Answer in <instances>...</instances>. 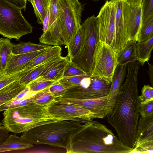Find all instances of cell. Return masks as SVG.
<instances>
[{"label": "cell", "instance_id": "c3c4849f", "mask_svg": "<svg viewBox=\"0 0 153 153\" xmlns=\"http://www.w3.org/2000/svg\"><path fill=\"white\" fill-rule=\"evenodd\" d=\"M149 65V70L148 73L149 74L150 84L153 87V65L148 63Z\"/></svg>", "mask_w": 153, "mask_h": 153}, {"label": "cell", "instance_id": "8fae6325", "mask_svg": "<svg viewBox=\"0 0 153 153\" xmlns=\"http://www.w3.org/2000/svg\"><path fill=\"white\" fill-rule=\"evenodd\" d=\"M97 16L98 42L105 44L115 51V9L112 0L106 1L100 8Z\"/></svg>", "mask_w": 153, "mask_h": 153}, {"label": "cell", "instance_id": "6da1fadb", "mask_svg": "<svg viewBox=\"0 0 153 153\" xmlns=\"http://www.w3.org/2000/svg\"><path fill=\"white\" fill-rule=\"evenodd\" d=\"M140 65L137 60L127 65L126 77L121 91L112 111L106 117L119 139L133 149L136 143L140 104L137 79Z\"/></svg>", "mask_w": 153, "mask_h": 153}, {"label": "cell", "instance_id": "ab89813d", "mask_svg": "<svg viewBox=\"0 0 153 153\" xmlns=\"http://www.w3.org/2000/svg\"><path fill=\"white\" fill-rule=\"evenodd\" d=\"M142 95L139 96L140 103L145 104L153 101V87L145 85L141 90Z\"/></svg>", "mask_w": 153, "mask_h": 153}, {"label": "cell", "instance_id": "60d3db41", "mask_svg": "<svg viewBox=\"0 0 153 153\" xmlns=\"http://www.w3.org/2000/svg\"><path fill=\"white\" fill-rule=\"evenodd\" d=\"M67 88L59 81H57L49 87V90L56 98L62 95Z\"/></svg>", "mask_w": 153, "mask_h": 153}, {"label": "cell", "instance_id": "83f0119b", "mask_svg": "<svg viewBox=\"0 0 153 153\" xmlns=\"http://www.w3.org/2000/svg\"><path fill=\"white\" fill-rule=\"evenodd\" d=\"M153 49V36L146 42L137 43V60L140 65L143 66L146 62H148L151 56Z\"/></svg>", "mask_w": 153, "mask_h": 153}, {"label": "cell", "instance_id": "30bf717a", "mask_svg": "<svg viewBox=\"0 0 153 153\" xmlns=\"http://www.w3.org/2000/svg\"><path fill=\"white\" fill-rule=\"evenodd\" d=\"M45 108L50 116L62 120H73L85 123L95 118L102 119L99 114L82 107L55 99Z\"/></svg>", "mask_w": 153, "mask_h": 153}, {"label": "cell", "instance_id": "4dcf8cb0", "mask_svg": "<svg viewBox=\"0 0 153 153\" xmlns=\"http://www.w3.org/2000/svg\"><path fill=\"white\" fill-rule=\"evenodd\" d=\"M49 88L36 93L33 96V101L35 104L45 106L55 99L56 97L50 91Z\"/></svg>", "mask_w": 153, "mask_h": 153}, {"label": "cell", "instance_id": "8d00e7d4", "mask_svg": "<svg viewBox=\"0 0 153 153\" xmlns=\"http://www.w3.org/2000/svg\"><path fill=\"white\" fill-rule=\"evenodd\" d=\"M56 82L53 80L34 81L28 85L29 86L31 91L36 93L49 88Z\"/></svg>", "mask_w": 153, "mask_h": 153}, {"label": "cell", "instance_id": "ba28073f", "mask_svg": "<svg viewBox=\"0 0 153 153\" xmlns=\"http://www.w3.org/2000/svg\"><path fill=\"white\" fill-rule=\"evenodd\" d=\"M118 65L117 54L105 44L97 42L95 48L91 74L111 84Z\"/></svg>", "mask_w": 153, "mask_h": 153}, {"label": "cell", "instance_id": "4316f807", "mask_svg": "<svg viewBox=\"0 0 153 153\" xmlns=\"http://www.w3.org/2000/svg\"><path fill=\"white\" fill-rule=\"evenodd\" d=\"M52 47L44 44H35L30 42H21L18 44H13L12 53L14 55L26 53L48 49Z\"/></svg>", "mask_w": 153, "mask_h": 153}, {"label": "cell", "instance_id": "9c48e42d", "mask_svg": "<svg viewBox=\"0 0 153 153\" xmlns=\"http://www.w3.org/2000/svg\"><path fill=\"white\" fill-rule=\"evenodd\" d=\"M111 84L92 75L84 78L76 86L66 89L60 97L77 99L98 98L108 95Z\"/></svg>", "mask_w": 153, "mask_h": 153}, {"label": "cell", "instance_id": "b9f144b4", "mask_svg": "<svg viewBox=\"0 0 153 153\" xmlns=\"http://www.w3.org/2000/svg\"><path fill=\"white\" fill-rule=\"evenodd\" d=\"M153 113V101L140 104L139 113L141 117H145Z\"/></svg>", "mask_w": 153, "mask_h": 153}, {"label": "cell", "instance_id": "ffe728a7", "mask_svg": "<svg viewBox=\"0 0 153 153\" xmlns=\"http://www.w3.org/2000/svg\"><path fill=\"white\" fill-rule=\"evenodd\" d=\"M33 144L15 134L10 135L0 145V152L21 150L33 147Z\"/></svg>", "mask_w": 153, "mask_h": 153}, {"label": "cell", "instance_id": "f1b7e54d", "mask_svg": "<svg viewBox=\"0 0 153 153\" xmlns=\"http://www.w3.org/2000/svg\"><path fill=\"white\" fill-rule=\"evenodd\" d=\"M33 68L28 70H21L8 75L0 74V89L13 82L20 80Z\"/></svg>", "mask_w": 153, "mask_h": 153}, {"label": "cell", "instance_id": "5b68a950", "mask_svg": "<svg viewBox=\"0 0 153 153\" xmlns=\"http://www.w3.org/2000/svg\"><path fill=\"white\" fill-rule=\"evenodd\" d=\"M22 10L5 0H0V34L19 40L33 32V27L23 16Z\"/></svg>", "mask_w": 153, "mask_h": 153}, {"label": "cell", "instance_id": "f907efd6", "mask_svg": "<svg viewBox=\"0 0 153 153\" xmlns=\"http://www.w3.org/2000/svg\"><path fill=\"white\" fill-rule=\"evenodd\" d=\"M93 1H99V0H91Z\"/></svg>", "mask_w": 153, "mask_h": 153}, {"label": "cell", "instance_id": "44dd1931", "mask_svg": "<svg viewBox=\"0 0 153 153\" xmlns=\"http://www.w3.org/2000/svg\"><path fill=\"white\" fill-rule=\"evenodd\" d=\"M27 86L21 83L20 80H18L0 89V105L13 99Z\"/></svg>", "mask_w": 153, "mask_h": 153}, {"label": "cell", "instance_id": "ac0fdd59", "mask_svg": "<svg viewBox=\"0 0 153 153\" xmlns=\"http://www.w3.org/2000/svg\"><path fill=\"white\" fill-rule=\"evenodd\" d=\"M39 39L40 43L43 44L53 46L64 45L57 19Z\"/></svg>", "mask_w": 153, "mask_h": 153}, {"label": "cell", "instance_id": "d6986e66", "mask_svg": "<svg viewBox=\"0 0 153 153\" xmlns=\"http://www.w3.org/2000/svg\"><path fill=\"white\" fill-rule=\"evenodd\" d=\"M61 53L62 48L60 46H52L29 62L21 70L30 69L55 57L61 56Z\"/></svg>", "mask_w": 153, "mask_h": 153}, {"label": "cell", "instance_id": "2e32d148", "mask_svg": "<svg viewBox=\"0 0 153 153\" xmlns=\"http://www.w3.org/2000/svg\"><path fill=\"white\" fill-rule=\"evenodd\" d=\"M48 49L26 53L12 54L7 61L4 74L8 75L20 71L29 62Z\"/></svg>", "mask_w": 153, "mask_h": 153}, {"label": "cell", "instance_id": "681fc988", "mask_svg": "<svg viewBox=\"0 0 153 153\" xmlns=\"http://www.w3.org/2000/svg\"><path fill=\"white\" fill-rule=\"evenodd\" d=\"M45 6L48 9V8L49 4V0H43Z\"/></svg>", "mask_w": 153, "mask_h": 153}, {"label": "cell", "instance_id": "7402d4cb", "mask_svg": "<svg viewBox=\"0 0 153 153\" xmlns=\"http://www.w3.org/2000/svg\"><path fill=\"white\" fill-rule=\"evenodd\" d=\"M153 134V113L138 121L136 144Z\"/></svg>", "mask_w": 153, "mask_h": 153}, {"label": "cell", "instance_id": "bcb514c9", "mask_svg": "<svg viewBox=\"0 0 153 153\" xmlns=\"http://www.w3.org/2000/svg\"><path fill=\"white\" fill-rule=\"evenodd\" d=\"M49 22V8L47 13L44 19L43 22V33L45 32L48 29Z\"/></svg>", "mask_w": 153, "mask_h": 153}, {"label": "cell", "instance_id": "484cf974", "mask_svg": "<svg viewBox=\"0 0 153 153\" xmlns=\"http://www.w3.org/2000/svg\"><path fill=\"white\" fill-rule=\"evenodd\" d=\"M13 44L10 39L2 38L0 39V74H4L7 61L13 53Z\"/></svg>", "mask_w": 153, "mask_h": 153}, {"label": "cell", "instance_id": "ee69618b", "mask_svg": "<svg viewBox=\"0 0 153 153\" xmlns=\"http://www.w3.org/2000/svg\"><path fill=\"white\" fill-rule=\"evenodd\" d=\"M11 4L25 11L28 0H5Z\"/></svg>", "mask_w": 153, "mask_h": 153}, {"label": "cell", "instance_id": "d4e9b609", "mask_svg": "<svg viewBox=\"0 0 153 153\" xmlns=\"http://www.w3.org/2000/svg\"><path fill=\"white\" fill-rule=\"evenodd\" d=\"M84 29L81 27L67 47L70 62H72L79 54L82 48L84 39Z\"/></svg>", "mask_w": 153, "mask_h": 153}, {"label": "cell", "instance_id": "8992f818", "mask_svg": "<svg viewBox=\"0 0 153 153\" xmlns=\"http://www.w3.org/2000/svg\"><path fill=\"white\" fill-rule=\"evenodd\" d=\"M57 19L64 45L67 47L81 27V17L83 10L78 0H58Z\"/></svg>", "mask_w": 153, "mask_h": 153}, {"label": "cell", "instance_id": "9a60e30c", "mask_svg": "<svg viewBox=\"0 0 153 153\" xmlns=\"http://www.w3.org/2000/svg\"><path fill=\"white\" fill-rule=\"evenodd\" d=\"M127 71V65H118L115 71L108 95L106 108V116L112 111L117 97L121 91Z\"/></svg>", "mask_w": 153, "mask_h": 153}, {"label": "cell", "instance_id": "7a4b0ae2", "mask_svg": "<svg viewBox=\"0 0 153 153\" xmlns=\"http://www.w3.org/2000/svg\"><path fill=\"white\" fill-rule=\"evenodd\" d=\"M133 149L106 126L93 120L71 137L66 149L67 153H129Z\"/></svg>", "mask_w": 153, "mask_h": 153}, {"label": "cell", "instance_id": "4fadbf2b", "mask_svg": "<svg viewBox=\"0 0 153 153\" xmlns=\"http://www.w3.org/2000/svg\"><path fill=\"white\" fill-rule=\"evenodd\" d=\"M141 6L132 7L124 0V13L128 41H138L141 25Z\"/></svg>", "mask_w": 153, "mask_h": 153}, {"label": "cell", "instance_id": "7dc6e473", "mask_svg": "<svg viewBox=\"0 0 153 153\" xmlns=\"http://www.w3.org/2000/svg\"><path fill=\"white\" fill-rule=\"evenodd\" d=\"M130 5L134 7L141 6L143 0H124Z\"/></svg>", "mask_w": 153, "mask_h": 153}, {"label": "cell", "instance_id": "7bdbcfd3", "mask_svg": "<svg viewBox=\"0 0 153 153\" xmlns=\"http://www.w3.org/2000/svg\"><path fill=\"white\" fill-rule=\"evenodd\" d=\"M36 94L31 91L29 86L27 85L24 90L13 99H26L33 97Z\"/></svg>", "mask_w": 153, "mask_h": 153}, {"label": "cell", "instance_id": "d6a6232c", "mask_svg": "<svg viewBox=\"0 0 153 153\" xmlns=\"http://www.w3.org/2000/svg\"><path fill=\"white\" fill-rule=\"evenodd\" d=\"M33 97L26 99H14L0 105V111L21 106L34 104Z\"/></svg>", "mask_w": 153, "mask_h": 153}, {"label": "cell", "instance_id": "52a82bcc", "mask_svg": "<svg viewBox=\"0 0 153 153\" xmlns=\"http://www.w3.org/2000/svg\"><path fill=\"white\" fill-rule=\"evenodd\" d=\"M82 47L77 57L71 62L85 72L91 74L95 48L98 42V18L93 15L84 21Z\"/></svg>", "mask_w": 153, "mask_h": 153}, {"label": "cell", "instance_id": "cb8c5ba5", "mask_svg": "<svg viewBox=\"0 0 153 153\" xmlns=\"http://www.w3.org/2000/svg\"><path fill=\"white\" fill-rule=\"evenodd\" d=\"M62 57L61 56L55 57L48 61L34 68L20 79V82L28 85L30 83L41 76L49 66Z\"/></svg>", "mask_w": 153, "mask_h": 153}, {"label": "cell", "instance_id": "f546056e", "mask_svg": "<svg viewBox=\"0 0 153 153\" xmlns=\"http://www.w3.org/2000/svg\"><path fill=\"white\" fill-rule=\"evenodd\" d=\"M153 36V15L141 26L137 42H144Z\"/></svg>", "mask_w": 153, "mask_h": 153}, {"label": "cell", "instance_id": "e575fe53", "mask_svg": "<svg viewBox=\"0 0 153 153\" xmlns=\"http://www.w3.org/2000/svg\"><path fill=\"white\" fill-rule=\"evenodd\" d=\"M91 74V73L71 77H63L59 81L67 88L77 85L85 78Z\"/></svg>", "mask_w": 153, "mask_h": 153}, {"label": "cell", "instance_id": "f6af8a7d", "mask_svg": "<svg viewBox=\"0 0 153 153\" xmlns=\"http://www.w3.org/2000/svg\"><path fill=\"white\" fill-rule=\"evenodd\" d=\"M10 131L5 126L0 123V144L4 141L9 136Z\"/></svg>", "mask_w": 153, "mask_h": 153}, {"label": "cell", "instance_id": "e0dca14e", "mask_svg": "<svg viewBox=\"0 0 153 153\" xmlns=\"http://www.w3.org/2000/svg\"><path fill=\"white\" fill-rule=\"evenodd\" d=\"M70 62L68 55L65 57L62 56L49 66L41 76L33 81L46 80L59 81L63 77L65 68Z\"/></svg>", "mask_w": 153, "mask_h": 153}, {"label": "cell", "instance_id": "74e56055", "mask_svg": "<svg viewBox=\"0 0 153 153\" xmlns=\"http://www.w3.org/2000/svg\"><path fill=\"white\" fill-rule=\"evenodd\" d=\"M87 74L88 73L70 62L65 68L63 77L83 75Z\"/></svg>", "mask_w": 153, "mask_h": 153}, {"label": "cell", "instance_id": "277c9868", "mask_svg": "<svg viewBox=\"0 0 153 153\" xmlns=\"http://www.w3.org/2000/svg\"><path fill=\"white\" fill-rule=\"evenodd\" d=\"M3 115V125L15 133L25 132L40 126L62 120L48 115L45 106L36 104L6 110Z\"/></svg>", "mask_w": 153, "mask_h": 153}, {"label": "cell", "instance_id": "d590c367", "mask_svg": "<svg viewBox=\"0 0 153 153\" xmlns=\"http://www.w3.org/2000/svg\"><path fill=\"white\" fill-rule=\"evenodd\" d=\"M141 7V26L153 15V0H143Z\"/></svg>", "mask_w": 153, "mask_h": 153}, {"label": "cell", "instance_id": "5bb4252c", "mask_svg": "<svg viewBox=\"0 0 153 153\" xmlns=\"http://www.w3.org/2000/svg\"><path fill=\"white\" fill-rule=\"evenodd\" d=\"M108 95L98 98L77 99L56 97L55 99L69 104L78 106L100 116L102 118L106 117V108Z\"/></svg>", "mask_w": 153, "mask_h": 153}, {"label": "cell", "instance_id": "836d02e7", "mask_svg": "<svg viewBox=\"0 0 153 153\" xmlns=\"http://www.w3.org/2000/svg\"><path fill=\"white\" fill-rule=\"evenodd\" d=\"M153 152V134L136 144L131 153Z\"/></svg>", "mask_w": 153, "mask_h": 153}, {"label": "cell", "instance_id": "3957f363", "mask_svg": "<svg viewBox=\"0 0 153 153\" xmlns=\"http://www.w3.org/2000/svg\"><path fill=\"white\" fill-rule=\"evenodd\" d=\"M82 125L75 120H62L37 126L22 133L21 137L33 144H46L66 149L71 137Z\"/></svg>", "mask_w": 153, "mask_h": 153}, {"label": "cell", "instance_id": "7c38bea8", "mask_svg": "<svg viewBox=\"0 0 153 153\" xmlns=\"http://www.w3.org/2000/svg\"><path fill=\"white\" fill-rule=\"evenodd\" d=\"M115 9V51L118 54L125 47L128 41L124 13V0H112Z\"/></svg>", "mask_w": 153, "mask_h": 153}, {"label": "cell", "instance_id": "f35d334b", "mask_svg": "<svg viewBox=\"0 0 153 153\" xmlns=\"http://www.w3.org/2000/svg\"><path fill=\"white\" fill-rule=\"evenodd\" d=\"M48 8L49 13V27L58 17L59 9L58 0H49Z\"/></svg>", "mask_w": 153, "mask_h": 153}, {"label": "cell", "instance_id": "603a6c76", "mask_svg": "<svg viewBox=\"0 0 153 153\" xmlns=\"http://www.w3.org/2000/svg\"><path fill=\"white\" fill-rule=\"evenodd\" d=\"M137 42L134 40L128 41L124 48L117 54L118 65H127L137 60Z\"/></svg>", "mask_w": 153, "mask_h": 153}, {"label": "cell", "instance_id": "1f68e13d", "mask_svg": "<svg viewBox=\"0 0 153 153\" xmlns=\"http://www.w3.org/2000/svg\"><path fill=\"white\" fill-rule=\"evenodd\" d=\"M31 4L37 22L42 25L48 9L46 7L43 0H28Z\"/></svg>", "mask_w": 153, "mask_h": 153}]
</instances>
